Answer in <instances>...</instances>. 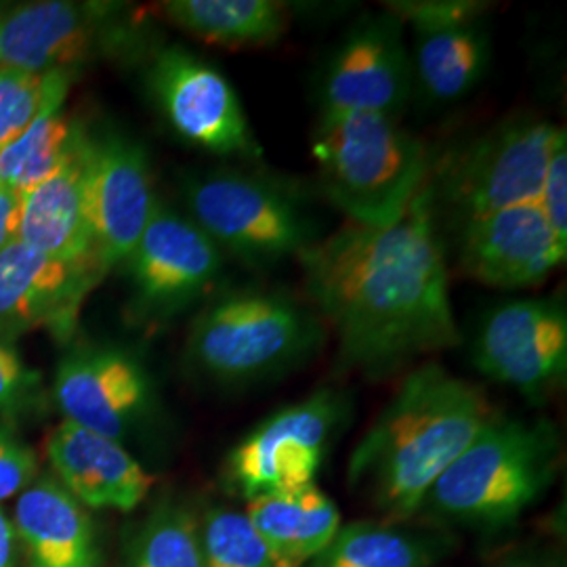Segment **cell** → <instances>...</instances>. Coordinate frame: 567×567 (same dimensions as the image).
<instances>
[{
  "label": "cell",
  "mask_w": 567,
  "mask_h": 567,
  "mask_svg": "<svg viewBox=\"0 0 567 567\" xmlns=\"http://www.w3.org/2000/svg\"><path fill=\"white\" fill-rule=\"evenodd\" d=\"M435 213L426 183L398 221L347 224L297 257L344 370L383 379L461 341Z\"/></svg>",
  "instance_id": "cell-1"
},
{
  "label": "cell",
  "mask_w": 567,
  "mask_h": 567,
  "mask_svg": "<svg viewBox=\"0 0 567 567\" xmlns=\"http://www.w3.org/2000/svg\"><path fill=\"white\" fill-rule=\"evenodd\" d=\"M494 416L482 386L444 365H416L353 450L349 484L391 522H405Z\"/></svg>",
  "instance_id": "cell-2"
},
{
  "label": "cell",
  "mask_w": 567,
  "mask_h": 567,
  "mask_svg": "<svg viewBox=\"0 0 567 567\" xmlns=\"http://www.w3.org/2000/svg\"><path fill=\"white\" fill-rule=\"evenodd\" d=\"M311 154L328 200L349 224L398 221L433 173L425 143L377 112H322Z\"/></svg>",
  "instance_id": "cell-3"
},
{
  "label": "cell",
  "mask_w": 567,
  "mask_h": 567,
  "mask_svg": "<svg viewBox=\"0 0 567 567\" xmlns=\"http://www.w3.org/2000/svg\"><path fill=\"white\" fill-rule=\"evenodd\" d=\"M559 454L553 423L496 414L429 489L419 513L463 526H507L543 498Z\"/></svg>",
  "instance_id": "cell-4"
},
{
  "label": "cell",
  "mask_w": 567,
  "mask_h": 567,
  "mask_svg": "<svg viewBox=\"0 0 567 567\" xmlns=\"http://www.w3.org/2000/svg\"><path fill=\"white\" fill-rule=\"evenodd\" d=\"M320 328L311 311L282 295L229 292L196 318L187 358L217 385H255L307 362L322 343Z\"/></svg>",
  "instance_id": "cell-5"
},
{
  "label": "cell",
  "mask_w": 567,
  "mask_h": 567,
  "mask_svg": "<svg viewBox=\"0 0 567 567\" xmlns=\"http://www.w3.org/2000/svg\"><path fill=\"white\" fill-rule=\"evenodd\" d=\"M183 198L189 219L236 259L269 267L299 257L318 240L301 203L269 179L240 171H215L187 179Z\"/></svg>",
  "instance_id": "cell-6"
},
{
  "label": "cell",
  "mask_w": 567,
  "mask_h": 567,
  "mask_svg": "<svg viewBox=\"0 0 567 567\" xmlns=\"http://www.w3.org/2000/svg\"><path fill=\"white\" fill-rule=\"evenodd\" d=\"M557 128L529 116L492 126L450 154L437 177H429L433 200L442 198L461 221L538 203Z\"/></svg>",
  "instance_id": "cell-7"
},
{
  "label": "cell",
  "mask_w": 567,
  "mask_h": 567,
  "mask_svg": "<svg viewBox=\"0 0 567 567\" xmlns=\"http://www.w3.org/2000/svg\"><path fill=\"white\" fill-rule=\"evenodd\" d=\"M344 416L347 400L332 389L286 405L234 447L227 458L229 482L246 501L311 486Z\"/></svg>",
  "instance_id": "cell-8"
},
{
  "label": "cell",
  "mask_w": 567,
  "mask_h": 567,
  "mask_svg": "<svg viewBox=\"0 0 567 567\" xmlns=\"http://www.w3.org/2000/svg\"><path fill=\"white\" fill-rule=\"evenodd\" d=\"M118 4L41 0L13 4L0 20V65L32 74H76L128 41Z\"/></svg>",
  "instance_id": "cell-9"
},
{
  "label": "cell",
  "mask_w": 567,
  "mask_h": 567,
  "mask_svg": "<svg viewBox=\"0 0 567 567\" xmlns=\"http://www.w3.org/2000/svg\"><path fill=\"white\" fill-rule=\"evenodd\" d=\"M122 265L133 284V313L145 322H166L213 290L224 252L189 217L158 203Z\"/></svg>",
  "instance_id": "cell-10"
},
{
  "label": "cell",
  "mask_w": 567,
  "mask_h": 567,
  "mask_svg": "<svg viewBox=\"0 0 567 567\" xmlns=\"http://www.w3.org/2000/svg\"><path fill=\"white\" fill-rule=\"evenodd\" d=\"M147 84L171 128L217 156L259 154L243 103L231 82L182 47H166L152 60Z\"/></svg>",
  "instance_id": "cell-11"
},
{
  "label": "cell",
  "mask_w": 567,
  "mask_h": 567,
  "mask_svg": "<svg viewBox=\"0 0 567 567\" xmlns=\"http://www.w3.org/2000/svg\"><path fill=\"white\" fill-rule=\"evenodd\" d=\"M473 362L487 379L545 398L566 379L567 311L559 299H513L480 326Z\"/></svg>",
  "instance_id": "cell-12"
},
{
  "label": "cell",
  "mask_w": 567,
  "mask_h": 567,
  "mask_svg": "<svg viewBox=\"0 0 567 567\" xmlns=\"http://www.w3.org/2000/svg\"><path fill=\"white\" fill-rule=\"evenodd\" d=\"M385 11L414 30L412 76L435 102H456L486 76L489 32L487 2L393 0Z\"/></svg>",
  "instance_id": "cell-13"
},
{
  "label": "cell",
  "mask_w": 567,
  "mask_h": 567,
  "mask_svg": "<svg viewBox=\"0 0 567 567\" xmlns=\"http://www.w3.org/2000/svg\"><path fill=\"white\" fill-rule=\"evenodd\" d=\"M84 196L93 252L107 276L128 259L158 204L142 145L121 133L89 137Z\"/></svg>",
  "instance_id": "cell-14"
},
{
  "label": "cell",
  "mask_w": 567,
  "mask_h": 567,
  "mask_svg": "<svg viewBox=\"0 0 567 567\" xmlns=\"http://www.w3.org/2000/svg\"><path fill=\"white\" fill-rule=\"evenodd\" d=\"M404 28L383 9L347 32L326 65L322 112H377L400 118L414 79Z\"/></svg>",
  "instance_id": "cell-15"
},
{
  "label": "cell",
  "mask_w": 567,
  "mask_h": 567,
  "mask_svg": "<svg viewBox=\"0 0 567 567\" xmlns=\"http://www.w3.org/2000/svg\"><path fill=\"white\" fill-rule=\"evenodd\" d=\"M105 278L93 264L61 261L20 240L0 250V337L47 328L58 341L76 334L82 303Z\"/></svg>",
  "instance_id": "cell-16"
},
{
  "label": "cell",
  "mask_w": 567,
  "mask_h": 567,
  "mask_svg": "<svg viewBox=\"0 0 567 567\" xmlns=\"http://www.w3.org/2000/svg\"><path fill=\"white\" fill-rule=\"evenodd\" d=\"M53 398L63 421L122 442L147 414L152 385L133 353L112 344H82L58 365Z\"/></svg>",
  "instance_id": "cell-17"
},
{
  "label": "cell",
  "mask_w": 567,
  "mask_h": 567,
  "mask_svg": "<svg viewBox=\"0 0 567 567\" xmlns=\"http://www.w3.org/2000/svg\"><path fill=\"white\" fill-rule=\"evenodd\" d=\"M566 257V244L557 240L538 203L461 221L458 264L471 280L489 288L540 286Z\"/></svg>",
  "instance_id": "cell-18"
},
{
  "label": "cell",
  "mask_w": 567,
  "mask_h": 567,
  "mask_svg": "<svg viewBox=\"0 0 567 567\" xmlns=\"http://www.w3.org/2000/svg\"><path fill=\"white\" fill-rule=\"evenodd\" d=\"M55 480L82 507L135 511L147 498L154 477L122 442L61 421L47 440Z\"/></svg>",
  "instance_id": "cell-19"
},
{
  "label": "cell",
  "mask_w": 567,
  "mask_h": 567,
  "mask_svg": "<svg viewBox=\"0 0 567 567\" xmlns=\"http://www.w3.org/2000/svg\"><path fill=\"white\" fill-rule=\"evenodd\" d=\"M13 526L25 567L102 564L91 515L53 475L37 477L21 492Z\"/></svg>",
  "instance_id": "cell-20"
},
{
  "label": "cell",
  "mask_w": 567,
  "mask_h": 567,
  "mask_svg": "<svg viewBox=\"0 0 567 567\" xmlns=\"http://www.w3.org/2000/svg\"><path fill=\"white\" fill-rule=\"evenodd\" d=\"M86 140L84 133L76 154L53 177L23 194L18 240L61 261L100 267L84 196Z\"/></svg>",
  "instance_id": "cell-21"
},
{
  "label": "cell",
  "mask_w": 567,
  "mask_h": 567,
  "mask_svg": "<svg viewBox=\"0 0 567 567\" xmlns=\"http://www.w3.org/2000/svg\"><path fill=\"white\" fill-rule=\"evenodd\" d=\"M246 517L276 567H303L341 527V513L316 484L248 501Z\"/></svg>",
  "instance_id": "cell-22"
},
{
  "label": "cell",
  "mask_w": 567,
  "mask_h": 567,
  "mask_svg": "<svg viewBox=\"0 0 567 567\" xmlns=\"http://www.w3.org/2000/svg\"><path fill=\"white\" fill-rule=\"evenodd\" d=\"M72 74L49 72L44 97L37 118L16 142L0 150V185L21 196L47 182L68 163L84 137V126L70 121L63 103L70 93Z\"/></svg>",
  "instance_id": "cell-23"
},
{
  "label": "cell",
  "mask_w": 567,
  "mask_h": 567,
  "mask_svg": "<svg viewBox=\"0 0 567 567\" xmlns=\"http://www.w3.org/2000/svg\"><path fill=\"white\" fill-rule=\"evenodd\" d=\"M161 16L198 41L229 49H261L290 28V7L278 0H168Z\"/></svg>",
  "instance_id": "cell-24"
},
{
  "label": "cell",
  "mask_w": 567,
  "mask_h": 567,
  "mask_svg": "<svg viewBox=\"0 0 567 567\" xmlns=\"http://www.w3.org/2000/svg\"><path fill=\"white\" fill-rule=\"evenodd\" d=\"M442 538L386 524L353 522L303 567H431L446 550Z\"/></svg>",
  "instance_id": "cell-25"
},
{
  "label": "cell",
  "mask_w": 567,
  "mask_h": 567,
  "mask_svg": "<svg viewBox=\"0 0 567 567\" xmlns=\"http://www.w3.org/2000/svg\"><path fill=\"white\" fill-rule=\"evenodd\" d=\"M126 567H204L200 526L179 505H163L140 527Z\"/></svg>",
  "instance_id": "cell-26"
},
{
  "label": "cell",
  "mask_w": 567,
  "mask_h": 567,
  "mask_svg": "<svg viewBox=\"0 0 567 567\" xmlns=\"http://www.w3.org/2000/svg\"><path fill=\"white\" fill-rule=\"evenodd\" d=\"M198 526L204 567H276L246 513L210 508Z\"/></svg>",
  "instance_id": "cell-27"
},
{
  "label": "cell",
  "mask_w": 567,
  "mask_h": 567,
  "mask_svg": "<svg viewBox=\"0 0 567 567\" xmlns=\"http://www.w3.org/2000/svg\"><path fill=\"white\" fill-rule=\"evenodd\" d=\"M47 74L0 65V150L16 142L37 118L44 97Z\"/></svg>",
  "instance_id": "cell-28"
},
{
  "label": "cell",
  "mask_w": 567,
  "mask_h": 567,
  "mask_svg": "<svg viewBox=\"0 0 567 567\" xmlns=\"http://www.w3.org/2000/svg\"><path fill=\"white\" fill-rule=\"evenodd\" d=\"M538 204L557 240L567 246V137L566 128H557L548 154L547 173Z\"/></svg>",
  "instance_id": "cell-29"
},
{
  "label": "cell",
  "mask_w": 567,
  "mask_h": 567,
  "mask_svg": "<svg viewBox=\"0 0 567 567\" xmlns=\"http://www.w3.org/2000/svg\"><path fill=\"white\" fill-rule=\"evenodd\" d=\"M41 395V374L23 362L20 351L0 337V412L16 414Z\"/></svg>",
  "instance_id": "cell-30"
},
{
  "label": "cell",
  "mask_w": 567,
  "mask_h": 567,
  "mask_svg": "<svg viewBox=\"0 0 567 567\" xmlns=\"http://www.w3.org/2000/svg\"><path fill=\"white\" fill-rule=\"evenodd\" d=\"M39 458L20 435L0 426V503L21 494L37 480Z\"/></svg>",
  "instance_id": "cell-31"
},
{
  "label": "cell",
  "mask_w": 567,
  "mask_h": 567,
  "mask_svg": "<svg viewBox=\"0 0 567 567\" xmlns=\"http://www.w3.org/2000/svg\"><path fill=\"white\" fill-rule=\"evenodd\" d=\"M21 200L20 192L0 185V250L20 236Z\"/></svg>",
  "instance_id": "cell-32"
},
{
  "label": "cell",
  "mask_w": 567,
  "mask_h": 567,
  "mask_svg": "<svg viewBox=\"0 0 567 567\" xmlns=\"http://www.w3.org/2000/svg\"><path fill=\"white\" fill-rule=\"evenodd\" d=\"M0 567L18 566V534L13 522L0 508Z\"/></svg>",
  "instance_id": "cell-33"
},
{
  "label": "cell",
  "mask_w": 567,
  "mask_h": 567,
  "mask_svg": "<svg viewBox=\"0 0 567 567\" xmlns=\"http://www.w3.org/2000/svg\"><path fill=\"white\" fill-rule=\"evenodd\" d=\"M9 9V4H4V2H0V20H2V16H4V11Z\"/></svg>",
  "instance_id": "cell-34"
},
{
  "label": "cell",
  "mask_w": 567,
  "mask_h": 567,
  "mask_svg": "<svg viewBox=\"0 0 567 567\" xmlns=\"http://www.w3.org/2000/svg\"><path fill=\"white\" fill-rule=\"evenodd\" d=\"M515 567H534V566H515Z\"/></svg>",
  "instance_id": "cell-35"
}]
</instances>
